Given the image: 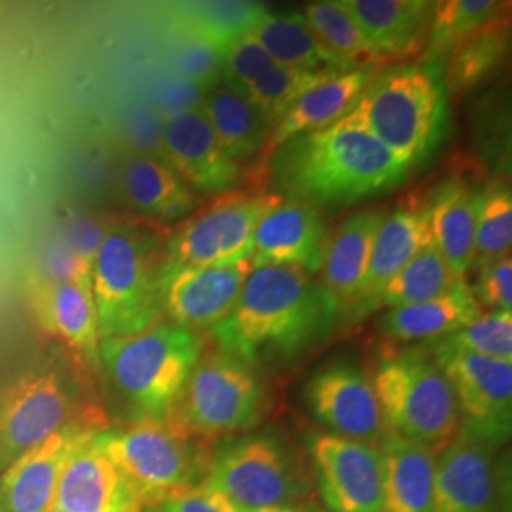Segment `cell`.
I'll return each mask as SVG.
<instances>
[{
	"label": "cell",
	"instance_id": "28",
	"mask_svg": "<svg viewBox=\"0 0 512 512\" xmlns=\"http://www.w3.org/2000/svg\"><path fill=\"white\" fill-rule=\"evenodd\" d=\"M378 448L384 461L380 512H433L435 452L393 433H387Z\"/></svg>",
	"mask_w": 512,
	"mask_h": 512
},
{
	"label": "cell",
	"instance_id": "32",
	"mask_svg": "<svg viewBox=\"0 0 512 512\" xmlns=\"http://www.w3.org/2000/svg\"><path fill=\"white\" fill-rule=\"evenodd\" d=\"M505 12L495 0H442L433 2V14L421 61L444 67L463 40L473 37Z\"/></svg>",
	"mask_w": 512,
	"mask_h": 512
},
{
	"label": "cell",
	"instance_id": "44",
	"mask_svg": "<svg viewBox=\"0 0 512 512\" xmlns=\"http://www.w3.org/2000/svg\"><path fill=\"white\" fill-rule=\"evenodd\" d=\"M256 512H300L296 511L294 507H270V509H262V511Z\"/></svg>",
	"mask_w": 512,
	"mask_h": 512
},
{
	"label": "cell",
	"instance_id": "40",
	"mask_svg": "<svg viewBox=\"0 0 512 512\" xmlns=\"http://www.w3.org/2000/svg\"><path fill=\"white\" fill-rule=\"evenodd\" d=\"M177 29V27H175ZM173 54V67L181 80L209 92L222 82V54L213 44L200 37L177 29Z\"/></svg>",
	"mask_w": 512,
	"mask_h": 512
},
{
	"label": "cell",
	"instance_id": "10",
	"mask_svg": "<svg viewBox=\"0 0 512 512\" xmlns=\"http://www.w3.org/2000/svg\"><path fill=\"white\" fill-rule=\"evenodd\" d=\"M281 200L277 192H226L196 209L169 234L164 268H215L247 260L260 217Z\"/></svg>",
	"mask_w": 512,
	"mask_h": 512
},
{
	"label": "cell",
	"instance_id": "33",
	"mask_svg": "<svg viewBox=\"0 0 512 512\" xmlns=\"http://www.w3.org/2000/svg\"><path fill=\"white\" fill-rule=\"evenodd\" d=\"M509 21L497 18L473 37L463 40L444 63V84L448 95H463L503 65L509 52Z\"/></svg>",
	"mask_w": 512,
	"mask_h": 512
},
{
	"label": "cell",
	"instance_id": "11",
	"mask_svg": "<svg viewBox=\"0 0 512 512\" xmlns=\"http://www.w3.org/2000/svg\"><path fill=\"white\" fill-rule=\"evenodd\" d=\"M452 385L461 429L503 446L511 437L512 361H497L437 342L429 349Z\"/></svg>",
	"mask_w": 512,
	"mask_h": 512
},
{
	"label": "cell",
	"instance_id": "41",
	"mask_svg": "<svg viewBox=\"0 0 512 512\" xmlns=\"http://www.w3.org/2000/svg\"><path fill=\"white\" fill-rule=\"evenodd\" d=\"M274 67V59L251 33L230 40L222 50V82L241 95Z\"/></svg>",
	"mask_w": 512,
	"mask_h": 512
},
{
	"label": "cell",
	"instance_id": "4",
	"mask_svg": "<svg viewBox=\"0 0 512 512\" xmlns=\"http://www.w3.org/2000/svg\"><path fill=\"white\" fill-rule=\"evenodd\" d=\"M164 245L158 232L135 222H116L103 232L92 264L101 340L137 334L160 321Z\"/></svg>",
	"mask_w": 512,
	"mask_h": 512
},
{
	"label": "cell",
	"instance_id": "12",
	"mask_svg": "<svg viewBox=\"0 0 512 512\" xmlns=\"http://www.w3.org/2000/svg\"><path fill=\"white\" fill-rule=\"evenodd\" d=\"M73 399L52 370L19 376L0 391V473L71 425Z\"/></svg>",
	"mask_w": 512,
	"mask_h": 512
},
{
	"label": "cell",
	"instance_id": "19",
	"mask_svg": "<svg viewBox=\"0 0 512 512\" xmlns=\"http://www.w3.org/2000/svg\"><path fill=\"white\" fill-rule=\"evenodd\" d=\"M327 241L321 209L294 198L272 205L256 224L251 266H300L319 274Z\"/></svg>",
	"mask_w": 512,
	"mask_h": 512
},
{
	"label": "cell",
	"instance_id": "26",
	"mask_svg": "<svg viewBox=\"0 0 512 512\" xmlns=\"http://www.w3.org/2000/svg\"><path fill=\"white\" fill-rule=\"evenodd\" d=\"M476 196L463 177L440 184L429 207L431 241L459 281L475 270Z\"/></svg>",
	"mask_w": 512,
	"mask_h": 512
},
{
	"label": "cell",
	"instance_id": "15",
	"mask_svg": "<svg viewBox=\"0 0 512 512\" xmlns=\"http://www.w3.org/2000/svg\"><path fill=\"white\" fill-rule=\"evenodd\" d=\"M505 499L497 446L461 429L437 459L433 512H505Z\"/></svg>",
	"mask_w": 512,
	"mask_h": 512
},
{
	"label": "cell",
	"instance_id": "6",
	"mask_svg": "<svg viewBox=\"0 0 512 512\" xmlns=\"http://www.w3.org/2000/svg\"><path fill=\"white\" fill-rule=\"evenodd\" d=\"M372 384L389 433L433 452L458 437V401L429 349L385 357Z\"/></svg>",
	"mask_w": 512,
	"mask_h": 512
},
{
	"label": "cell",
	"instance_id": "16",
	"mask_svg": "<svg viewBox=\"0 0 512 512\" xmlns=\"http://www.w3.org/2000/svg\"><path fill=\"white\" fill-rule=\"evenodd\" d=\"M162 162L169 165L198 196L232 192L241 165L222 148L200 109L164 114L158 124Z\"/></svg>",
	"mask_w": 512,
	"mask_h": 512
},
{
	"label": "cell",
	"instance_id": "36",
	"mask_svg": "<svg viewBox=\"0 0 512 512\" xmlns=\"http://www.w3.org/2000/svg\"><path fill=\"white\" fill-rule=\"evenodd\" d=\"M302 16L321 46L342 65L349 69L378 65L372 46L340 0L310 2Z\"/></svg>",
	"mask_w": 512,
	"mask_h": 512
},
{
	"label": "cell",
	"instance_id": "31",
	"mask_svg": "<svg viewBox=\"0 0 512 512\" xmlns=\"http://www.w3.org/2000/svg\"><path fill=\"white\" fill-rule=\"evenodd\" d=\"M251 35L274 59L275 65L306 71H351L321 46L302 14H274L268 10Z\"/></svg>",
	"mask_w": 512,
	"mask_h": 512
},
{
	"label": "cell",
	"instance_id": "25",
	"mask_svg": "<svg viewBox=\"0 0 512 512\" xmlns=\"http://www.w3.org/2000/svg\"><path fill=\"white\" fill-rule=\"evenodd\" d=\"M372 74V67L351 69L332 76L304 93L270 131L266 145L258 154L260 165H266L275 150L294 137L327 128L346 116L359 93L365 90Z\"/></svg>",
	"mask_w": 512,
	"mask_h": 512
},
{
	"label": "cell",
	"instance_id": "9",
	"mask_svg": "<svg viewBox=\"0 0 512 512\" xmlns=\"http://www.w3.org/2000/svg\"><path fill=\"white\" fill-rule=\"evenodd\" d=\"M203 484L224 495L239 512L293 507L306 492V478L293 452L275 435L224 440L207 459Z\"/></svg>",
	"mask_w": 512,
	"mask_h": 512
},
{
	"label": "cell",
	"instance_id": "7",
	"mask_svg": "<svg viewBox=\"0 0 512 512\" xmlns=\"http://www.w3.org/2000/svg\"><path fill=\"white\" fill-rule=\"evenodd\" d=\"M95 440L128 482L141 509L200 486L207 471L202 450L165 421L95 429Z\"/></svg>",
	"mask_w": 512,
	"mask_h": 512
},
{
	"label": "cell",
	"instance_id": "39",
	"mask_svg": "<svg viewBox=\"0 0 512 512\" xmlns=\"http://www.w3.org/2000/svg\"><path fill=\"white\" fill-rule=\"evenodd\" d=\"M440 342L497 361H512V311H482Z\"/></svg>",
	"mask_w": 512,
	"mask_h": 512
},
{
	"label": "cell",
	"instance_id": "23",
	"mask_svg": "<svg viewBox=\"0 0 512 512\" xmlns=\"http://www.w3.org/2000/svg\"><path fill=\"white\" fill-rule=\"evenodd\" d=\"M385 215L387 211L382 207L355 211L348 219L342 220L332 236H327L319 274L323 287L338 304L340 315L344 317L359 291L372 241Z\"/></svg>",
	"mask_w": 512,
	"mask_h": 512
},
{
	"label": "cell",
	"instance_id": "45",
	"mask_svg": "<svg viewBox=\"0 0 512 512\" xmlns=\"http://www.w3.org/2000/svg\"><path fill=\"white\" fill-rule=\"evenodd\" d=\"M48 512H65V511H61V509H55V507H52V509H50V511Z\"/></svg>",
	"mask_w": 512,
	"mask_h": 512
},
{
	"label": "cell",
	"instance_id": "27",
	"mask_svg": "<svg viewBox=\"0 0 512 512\" xmlns=\"http://www.w3.org/2000/svg\"><path fill=\"white\" fill-rule=\"evenodd\" d=\"M120 184L129 207L158 222L186 219L200 203L169 165L147 154L129 156L120 169Z\"/></svg>",
	"mask_w": 512,
	"mask_h": 512
},
{
	"label": "cell",
	"instance_id": "5",
	"mask_svg": "<svg viewBox=\"0 0 512 512\" xmlns=\"http://www.w3.org/2000/svg\"><path fill=\"white\" fill-rule=\"evenodd\" d=\"M202 348L198 334L158 321L137 334L103 338L99 365L137 420L167 421Z\"/></svg>",
	"mask_w": 512,
	"mask_h": 512
},
{
	"label": "cell",
	"instance_id": "3",
	"mask_svg": "<svg viewBox=\"0 0 512 512\" xmlns=\"http://www.w3.org/2000/svg\"><path fill=\"white\" fill-rule=\"evenodd\" d=\"M346 116L410 167L421 164L446 137L444 67L420 59L374 71Z\"/></svg>",
	"mask_w": 512,
	"mask_h": 512
},
{
	"label": "cell",
	"instance_id": "24",
	"mask_svg": "<svg viewBox=\"0 0 512 512\" xmlns=\"http://www.w3.org/2000/svg\"><path fill=\"white\" fill-rule=\"evenodd\" d=\"M84 425L71 423L0 473V512H48L63 461Z\"/></svg>",
	"mask_w": 512,
	"mask_h": 512
},
{
	"label": "cell",
	"instance_id": "8",
	"mask_svg": "<svg viewBox=\"0 0 512 512\" xmlns=\"http://www.w3.org/2000/svg\"><path fill=\"white\" fill-rule=\"evenodd\" d=\"M262 403L256 370L219 349L200 357L165 423L188 439L232 435L255 427Z\"/></svg>",
	"mask_w": 512,
	"mask_h": 512
},
{
	"label": "cell",
	"instance_id": "13",
	"mask_svg": "<svg viewBox=\"0 0 512 512\" xmlns=\"http://www.w3.org/2000/svg\"><path fill=\"white\" fill-rule=\"evenodd\" d=\"M304 401L332 435L380 444L389 433L372 380L351 361L321 366L304 385Z\"/></svg>",
	"mask_w": 512,
	"mask_h": 512
},
{
	"label": "cell",
	"instance_id": "21",
	"mask_svg": "<svg viewBox=\"0 0 512 512\" xmlns=\"http://www.w3.org/2000/svg\"><path fill=\"white\" fill-rule=\"evenodd\" d=\"M427 241H431L427 205L421 207L412 203L397 207L391 213L387 211L372 241L365 275L346 319L359 321L378 310L380 296L389 281L403 270Z\"/></svg>",
	"mask_w": 512,
	"mask_h": 512
},
{
	"label": "cell",
	"instance_id": "17",
	"mask_svg": "<svg viewBox=\"0 0 512 512\" xmlns=\"http://www.w3.org/2000/svg\"><path fill=\"white\" fill-rule=\"evenodd\" d=\"M251 260L215 268H164L160 272L162 311L190 332L211 330L234 308Z\"/></svg>",
	"mask_w": 512,
	"mask_h": 512
},
{
	"label": "cell",
	"instance_id": "34",
	"mask_svg": "<svg viewBox=\"0 0 512 512\" xmlns=\"http://www.w3.org/2000/svg\"><path fill=\"white\" fill-rule=\"evenodd\" d=\"M458 277L450 270L433 241H427L412 260L395 275L380 296V308H404L437 300L458 287Z\"/></svg>",
	"mask_w": 512,
	"mask_h": 512
},
{
	"label": "cell",
	"instance_id": "29",
	"mask_svg": "<svg viewBox=\"0 0 512 512\" xmlns=\"http://www.w3.org/2000/svg\"><path fill=\"white\" fill-rule=\"evenodd\" d=\"M482 313L471 293V285L461 281L452 293L423 304L389 308L378 321V329L395 344H437L463 329Z\"/></svg>",
	"mask_w": 512,
	"mask_h": 512
},
{
	"label": "cell",
	"instance_id": "37",
	"mask_svg": "<svg viewBox=\"0 0 512 512\" xmlns=\"http://www.w3.org/2000/svg\"><path fill=\"white\" fill-rule=\"evenodd\" d=\"M340 73H346V71H340V69L306 71V69L275 65L274 69H270L268 73L256 80L245 93V97L272 129L304 93Z\"/></svg>",
	"mask_w": 512,
	"mask_h": 512
},
{
	"label": "cell",
	"instance_id": "18",
	"mask_svg": "<svg viewBox=\"0 0 512 512\" xmlns=\"http://www.w3.org/2000/svg\"><path fill=\"white\" fill-rule=\"evenodd\" d=\"M52 507L65 512H141L128 482L97 444L95 427H82L73 440Z\"/></svg>",
	"mask_w": 512,
	"mask_h": 512
},
{
	"label": "cell",
	"instance_id": "22",
	"mask_svg": "<svg viewBox=\"0 0 512 512\" xmlns=\"http://www.w3.org/2000/svg\"><path fill=\"white\" fill-rule=\"evenodd\" d=\"M363 31L378 63L406 59L423 50L433 2L427 0H340Z\"/></svg>",
	"mask_w": 512,
	"mask_h": 512
},
{
	"label": "cell",
	"instance_id": "14",
	"mask_svg": "<svg viewBox=\"0 0 512 512\" xmlns=\"http://www.w3.org/2000/svg\"><path fill=\"white\" fill-rule=\"evenodd\" d=\"M310 454L330 511H382L384 461L378 444L317 433L310 439Z\"/></svg>",
	"mask_w": 512,
	"mask_h": 512
},
{
	"label": "cell",
	"instance_id": "38",
	"mask_svg": "<svg viewBox=\"0 0 512 512\" xmlns=\"http://www.w3.org/2000/svg\"><path fill=\"white\" fill-rule=\"evenodd\" d=\"M511 243V188L492 181L476 196L475 268L499 256L511 255Z\"/></svg>",
	"mask_w": 512,
	"mask_h": 512
},
{
	"label": "cell",
	"instance_id": "35",
	"mask_svg": "<svg viewBox=\"0 0 512 512\" xmlns=\"http://www.w3.org/2000/svg\"><path fill=\"white\" fill-rule=\"evenodd\" d=\"M266 12L268 8L256 2H188L175 10V27L213 44L222 54L230 40L253 33Z\"/></svg>",
	"mask_w": 512,
	"mask_h": 512
},
{
	"label": "cell",
	"instance_id": "43",
	"mask_svg": "<svg viewBox=\"0 0 512 512\" xmlns=\"http://www.w3.org/2000/svg\"><path fill=\"white\" fill-rule=\"evenodd\" d=\"M141 512H239L224 495L207 484L194 486L179 494L169 495L162 501L141 509Z\"/></svg>",
	"mask_w": 512,
	"mask_h": 512
},
{
	"label": "cell",
	"instance_id": "30",
	"mask_svg": "<svg viewBox=\"0 0 512 512\" xmlns=\"http://www.w3.org/2000/svg\"><path fill=\"white\" fill-rule=\"evenodd\" d=\"M200 110L213 129L220 148L241 165L258 156L270 137V126L245 95L228 88L224 82L203 97Z\"/></svg>",
	"mask_w": 512,
	"mask_h": 512
},
{
	"label": "cell",
	"instance_id": "42",
	"mask_svg": "<svg viewBox=\"0 0 512 512\" xmlns=\"http://www.w3.org/2000/svg\"><path fill=\"white\" fill-rule=\"evenodd\" d=\"M476 304L482 311L512 310L511 255L499 256L476 268L475 285L471 287Z\"/></svg>",
	"mask_w": 512,
	"mask_h": 512
},
{
	"label": "cell",
	"instance_id": "2",
	"mask_svg": "<svg viewBox=\"0 0 512 512\" xmlns=\"http://www.w3.org/2000/svg\"><path fill=\"white\" fill-rule=\"evenodd\" d=\"M266 165L279 196L317 209L349 207L387 194L412 169L348 116L294 137Z\"/></svg>",
	"mask_w": 512,
	"mask_h": 512
},
{
	"label": "cell",
	"instance_id": "1",
	"mask_svg": "<svg viewBox=\"0 0 512 512\" xmlns=\"http://www.w3.org/2000/svg\"><path fill=\"white\" fill-rule=\"evenodd\" d=\"M338 319V304L317 275L300 266H258L211 336L220 351L258 370L291 363L321 346Z\"/></svg>",
	"mask_w": 512,
	"mask_h": 512
},
{
	"label": "cell",
	"instance_id": "20",
	"mask_svg": "<svg viewBox=\"0 0 512 512\" xmlns=\"http://www.w3.org/2000/svg\"><path fill=\"white\" fill-rule=\"evenodd\" d=\"M27 296L40 330L97 368L101 338L92 287L67 277H37Z\"/></svg>",
	"mask_w": 512,
	"mask_h": 512
}]
</instances>
